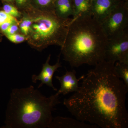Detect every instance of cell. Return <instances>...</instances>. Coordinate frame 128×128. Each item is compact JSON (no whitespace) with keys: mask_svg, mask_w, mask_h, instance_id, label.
Listing matches in <instances>:
<instances>
[{"mask_svg":"<svg viewBox=\"0 0 128 128\" xmlns=\"http://www.w3.org/2000/svg\"><path fill=\"white\" fill-rule=\"evenodd\" d=\"M115 63L104 60L81 76L77 91L64 105L80 121L102 128H127L128 87L117 76Z\"/></svg>","mask_w":128,"mask_h":128,"instance_id":"cell-1","label":"cell"},{"mask_svg":"<svg viewBox=\"0 0 128 128\" xmlns=\"http://www.w3.org/2000/svg\"><path fill=\"white\" fill-rule=\"evenodd\" d=\"M73 18L61 48L64 60L76 68L105 60L108 38L100 22L92 16Z\"/></svg>","mask_w":128,"mask_h":128,"instance_id":"cell-2","label":"cell"},{"mask_svg":"<svg viewBox=\"0 0 128 128\" xmlns=\"http://www.w3.org/2000/svg\"><path fill=\"white\" fill-rule=\"evenodd\" d=\"M60 95L47 97L34 86L12 90L6 112V128H49Z\"/></svg>","mask_w":128,"mask_h":128,"instance_id":"cell-3","label":"cell"},{"mask_svg":"<svg viewBox=\"0 0 128 128\" xmlns=\"http://www.w3.org/2000/svg\"><path fill=\"white\" fill-rule=\"evenodd\" d=\"M31 20L29 43L34 48L42 50L50 45L62 48L74 18H61L54 10H47Z\"/></svg>","mask_w":128,"mask_h":128,"instance_id":"cell-4","label":"cell"},{"mask_svg":"<svg viewBox=\"0 0 128 128\" xmlns=\"http://www.w3.org/2000/svg\"><path fill=\"white\" fill-rule=\"evenodd\" d=\"M101 24L108 38L128 30V0H122Z\"/></svg>","mask_w":128,"mask_h":128,"instance_id":"cell-5","label":"cell"},{"mask_svg":"<svg viewBox=\"0 0 128 128\" xmlns=\"http://www.w3.org/2000/svg\"><path fill=\"white\" fill-rule=\"evenodd\" d=\"M105 60L128 64V32L108 38Z\"/></svg>","mask_w":128,"mask_h":128,"instance_id":"cell-6","label":"cell"},{"mask_svg":"<svg viewBox=\"0 0 128 128\" xmlns=\"http://www.w3.org/2000/svg\"><path fill=\"white\" fill-rule=\"evenodd\" d=\"M50 55L48 57L46 63L43 65L42 68L41 73L38 75L34 74L32 76L33 82L36 83L38 80H40L41 83L39 85L38 88L42 87L44 84H46L49 87L52 88L54 90L57 91V89L54 87L53 84V77L54 74L58 68L62 66L60 62V58L57 63L54 65H50L49 64Z\"/></svg>","mask_w":128,"mask_h":128,"instance_id":"cell-7","label":"cell"},{"mask_svg":"<svg viewBox=\"0 0 128 128\" xmlns=\"http://www.w3.org/2000/svg\"><path fill=\"white\" fill-rule=\"evenodd\" d=\"M122 0H93L92 16L101 22L115 8Z\"/></svg>","mask_w":128,"mask_h":128,"instance_id":"cell-8","label":"cell"},{"mask_svg":"<svg viewBox=\"0 0 128 128\" xmlns=\"http://www.w3.org/2000/svg\"><path fill=\"white\" fill-rule=\"evenodd\" d=\"M76 73L75 70L68 71L66 70L65 73L61 76H56V78L58 80L60 83V88L56 94L64 95L74 92L78 90L79 88V81L81 80L82 77L78 79L76 77Z\"/></svg>","mask_w":128,"mask_h":128,"instance_id":"cell-9","label":"cell"},{"mask_svg":"<svg viewBox=\"0 0 128 128\" xmlns=\"http://www.w3.org/2000/svg\"><path fill=\"white\" fill-rule=\"evenodd\" d=\"M96 125L70 118L58 116L54 118L49 128H96Z\"/></svg>","mask_w":128,"mask_h":128,"instance_id":"cell-10","label":"cell"},{"mask_svg":"<svg viewBox=\"0 0 128 128\" xmlns=\"http://www.w3.org/2000/svg\"><path fill=\"white\" fill-rule=\"evenodd\" d=\"M93 0H72L74 15L73 18L92 16Z\"/></svg>","mask_w":128,"mask_h":128,"instance_id":"cell-11","label":"cell"},{"mask_svg":"<svg viewBox=\"0 0 128 128\" xmlns=\"http://www.w3.org/2000/svg\"><path fill=\"white\" fill-rule=\"evenodd\" d=\"M54 11L56 14L60 17L69 18L74 15V8L72 0H55Z\"/></svg>","mask_w":128,"mask_h":128,"instance_id":"cell-12","label":"cell"},{"mask_svg":"<svg viewBox=\"0 0 128 128\" xmlns=\"http://www.w3.org/2000/svg\"><path fill=\"white\" fill-rule=\"evenodd\" d=\"M114 69L117 76L122 80L128 87V64L116 62Z\"/></svg>","mask_w":128,"mask_h":128,"instance_id":"cell-13","label":"cell"},{"mask_svg":"<svg viewBox=\"0 0 128 128\" xmlns=\"http://www.w3.org/2000/svg\"><path fill=\"white\" fill-rule=\"evenodd\" d=\"M3 10L9 14L14 17H17L20 16V13L18 9L12 5L6 4L4 5L3 8Z\"/></svg>","mask_w":128,"mask_h":128,"instance_id":"cell-14","label":"cell"},{"mask_svg":"<svg viewBox=\"0 0 128 128\" xmlns=\"http://www.w3.org/2000/svg\"><path fill=\"white\" fill-rule=\"evenodd\" d=\"M8 22H18L16 18L7 14L4 10L0 11V25Z\"/></svg>","mask_w":128,"mask_h":128,"instance_id":"cell-15","label":"cell"},{"mask_svg":"<svg viewBox=\"0 0 128 128\" xmlns=\"http://www.w3.org/2000/svg\"><path fill=\"white\" fill-rule=\"evenodd\" d=\"M7 38L12 42L16 44L20 43L24 41L26 39V38L24 35L22 34H6Z\"/></svg>","mask_w":128,"mask_h":128,"instance_id":"cell-16","label":"cell"},{"mask_svg":"<svg viewBox=\"0 0 128 128\" xmlns=\"http://www.w3.org/2000/svg\"><path fill=\"white\" fill-rule=\"evenodd\" d=\"M55 0H37L38 4L43 6H48L51 10H54V3Z\"/></svg>","mask_w":128,"mask_h":128,"instance_id":"cell-17","label":"cell"},{"mask_svg":"<svg viewBox=\"0 0 128 128\" xmlns=\"http://www.w3.org/2000/svg\"><path fill=\"white\" fill-rule=\"evenodd\" d=\"M17 23H14L11 25L5 32L6 34H15L18 31V28Z\"/></svg>","mask_w":128,"mask_h":128,"instance_id":"cell-18","label":"cell"},{"mask_svg":"<svg viewBox=\"0 0 128 128\" xmlns=\"http://www.w3.org/2000/svg\"><path fill=\"white\" fill-rule=\"evenodd\" d=\"M14 23H18V22H5L0 25V28L1 30H2V32H5L8 29V28Z\"/></svg>","mask_w":128,"mask_h":128,"instance_id":"cell-19","label":"cell"},{"mask_svg":"<svg viewBox=\"0 0 128 128\" xmlns=\"http://www.w3.org/2000/svg\"><path fill=\"white\" fill-rule=\"evenodd\" d=\"M26 19V22H25V35H27L29 33V31L31 28V26L32 23V22L31 19Z\"/></svg>","mask_w":128,"mask_h":128,"instance_id":"cell-20","label":"cell"},{"mask_svg":"<svg viewBox=\"0 0 128 128\" xmlns=\"http://www.w3.org/2000/svg\"><path fill=\"white\" fill-rule=\"evenodd\" d=\"M25 22H26V19H24L22 22L20 24V28L21 31L24 34H25Z\"/></svg>","mask_w":128,"mask_h":128,"instance_id":"cell-21","label":"cell"},{"mask_svg":"<svg viewBox=\"0 0 128 128\" xmlns=\"http://www.w3.org/2000/svg\"><path fill=\"white\" fill-rule=\"evenodd\" d=\"M26 0H16V1L18 5L21 6L24 4Z\"/></svg>","mask_w":128,"mask_h":128,"instance_id":"cell-22","label":"cell"},{"mask_svg":"<svg viewBox=\"0 0 128 128\" xmlns=\"http://www.w3.org/2000/svg\"><path fill=\"white\" fill-rule=\"evenodd\" d=\"M4 0L6 1L11 2L13 0Z\"/></svg>","mask_w":128,"mask_h":128,"instance_id":"cell-23","label":"cell"}]
</instances>
